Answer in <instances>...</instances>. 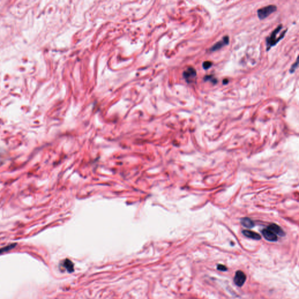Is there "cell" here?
I'll return each mask as SVG.
<instances>
[{"mask_svg": "<svg viewBox=\"0 0 299 299\" xmlns=\"http://www.w3.org/2000/svg\"><path fill=\"white\" fill-rule=\"evenodd\" d=\"M262 234L264 237L269 241L275 242L278 240V236L268 228L264 229L262 231Z\"/></svg>", "mask_w": 299, "mask_h": 299, "instance_id": "cell-6", "label": "cell"}, {"mask_svg": "<svg viewBox=\"0 0 299 299\" xmlns=\"http://www.w3.org/2000/svg\"><path fill=\"white\" fill-rule=\"evenodd\" d=\"M217 269H218L220 271H222V272H225V271H227L228 268L224 265H222V264H219L217 267Z\"/></svg>", "mask_w": 299, "mask_h": 299, "instance_id": "cell-15", "label": "cell"}, {"mask_svg": "<svg viewBox=\"0 0 299 299\" xmlns=\"http://www.w3.org/2000/svg\"><path fill=\"white\" fill-rule=\"evenodd\" d=\"M228 83V80L227 79H224V80H223V84L224 85H226V84H227Z\"/></svg>", "mask_w": 299, "mask_h": 299, "instance_id": "cell-16", "label": "cell"}, {"mask_svg": "<svg viewBox=\"0 0 299 299\" xmlns=\"http://www.w3.org/2000/svg\"><path fill=\"white\" fill-rule=\"evenodd\" d=\"M242 234L247 237L251 239H255V240H259L261 239V236L257 233H255L254 231H252L250 230H245L242 231Z\"/></svg>", "mask_w": 299, "mask_h": 299, "instance_id": "cell-8", "label": "cell"}, {"mask_svg": "<svg viewBox=\"0 0 299 299\" xmlns=\"http://www.w3.org/2000/svg\"><path fill=\"white\" fill-rule=\"evenodd\" d=\"M14 247H15V245H14V244H12V245H9V246H8V247H5V248H2V249H1V250H0V254H1V253H4V251L5 252V251H9V250H10L11 249L13 248Z\"/></svg>", "mask_w": 299, "mask_h": 299, "instance_id": "cell-14", "label": "cell"}, {"mask_svg": "<svg viewBox=\"0 0 299 299\" xmlns=\"http://www.w3.org/2000/svg\"><path fill=\"white\" fill-rule=\"evenodd\" d=\"M267 228L270 230H271L273 233H274L277 236H279L281 237H284L285 236V233L284 230H282V228L277 224H270Z\"/></svg>", "mask_w": 299, "mask_h": 299, "instance_id": "cell-7", "label": "cell"}, {"mask_svg": "<svg viewBox=\"0 0 299 299\" xmlns=\"http://www.w3.org/2000/svg\"><path fill=\"white\" fill-rule=\"evenodd\" d=\"M213 65V63L211 62L210 61H204L202 64V67L203 68L204 70H208L209 68H210Z\"/></svg>", "mask_w": 299, "mask_h": 299, "instance_id": "cell-11", "label": "cell"}, {"mask_svg": "<svg viewBox=\"0 0 299 299\" xmlns=\"http://www.w3.org/2000/svg\"><path fill=\"white\" fill-rule=\"evenodd\" d=\"M277 10V7L275 5H269L259 9L257 11L258 16L261 20H263Z\"/></svg>", "mask_w": 299, "mask_h": 299, "instance_id": "cell-2", "label": "cell"}, {"mask_svg": "<svg viewBox=\"0 0 299 299\" xmlns=\"http://www.w3.org/2000/svg\"><path fill=\"white\" fill-rule=\"evenodd\" d=\"M65 267H66L68 270V271H72L73 270V264L71 262V261H68V260H67V261H66L65 262Z\"/></svg>", "mask_w": 299, "mask_h": 299, "instance_id": "cell-13", "label": "cell"}, {"mask_svg": "<svg viewBox=\"0 0 299 299\" xmlns=\"http://www.w3.org/2000/svg\"><path fill=\"white\" fill-rule=\"evenodd\" d=\"M241 224L242 225L246 227V228H253L254 226V222L250 218H243L241 221Z\"/></svg>", "mask_w": 299, "mask_h": 299, "instance_id": "cell-9", "label": "cell"}, {"mask_svg": "<svg viewBox=\"0 0 299 299\" xmlns=\"http://www.w3.org/2000/svg\"><path fill=\"white\" fill-rule=\"evenodd\" d=\"M197 73L194 67H188L183 73V77L186 80V81L190 84L193 82L195 78L196 77Z\"/></svg>", "mask_w": 299, "mask_h": 299, "instance_id": "cell-3", "label": "cell"}, {"mask_svg": "<svg viewBox=\"0 0 299 299\" xmlns=\"http://www.w3.org/2000/svg\"><path fill=\"white\" fill-rule=\"evenodd\" d=\"M229 40H230L229 37L228 36H225L223 38L222 41L217 42L216 43H215L214 45H213L210 48V51L211 52H216V51H217V50L221 49L223 47L229 44Z\"/></svg>", "mask_w": 299, "mask_h": 299, "instance_id": "cell-5", "label": "cell"}, {"mask_svg": "<svg viewBox=\"0 0 299 299\" xmlns=\"http://www.w3.org/2000/svg\"><path fill=\"white\" fill-rule=\"evenodd\" d=\"M283 26L282 24H280L275 30H273L269 36H268L266 39V45H267V50L269 51V50L273 46L277 45L280 41H281L284 38L287 32V29L284 30L281 33V35L278 36L279 33L281 32Z\"/></svg>", "mask_w": 299, "mask_h": 299, "instance_id": "cell-1", "label": "cell"}, {"mask_svg": "<svg viewBox=\"0 0 299 299\" xmlns=\"http://www.w3.org/2000/svg\"><path fill=\"white\" fill-rule=\"evenodd\" d=\"M247 279L245 274L241 270H237L234 278V282L239 287L242 286Z\"/></svg>", "mask_w": 299, "mask_h": 299, "instance_id": "cell-4", "label": "cell"}, {"mask_svg": "<svg viewBox=\"0 0 299 299\" xmlns=\"http://www.w3.org/2000/svg\"><path fill=\"white\" fill-rule=\"evenodd\" d=\"M298 64H299V61H298V60H296V61L291 66V68L289 70V72L291 74H293V73H295V71H296V68L298 67Z\"/></svg>", "mask_w": 299, "mask_h": 299, "instance_id": "cell-12", "label": "cell"}, {"mask_svg": "<svg viewBox=\"0 0 299 299\" xmlns=\"http://www.w3.org/2000/svg\"><path fill=\"white\" fill-rule=\"evenodd\" d=\"M204 81H210L213 84H216L218 82L217 78H216L213 75H207L203 78Z\"/></svg>", "mask_w": 299, "mask_h": 299, "instance_id": "cell-10", "label": "cell"}]
</instances>
